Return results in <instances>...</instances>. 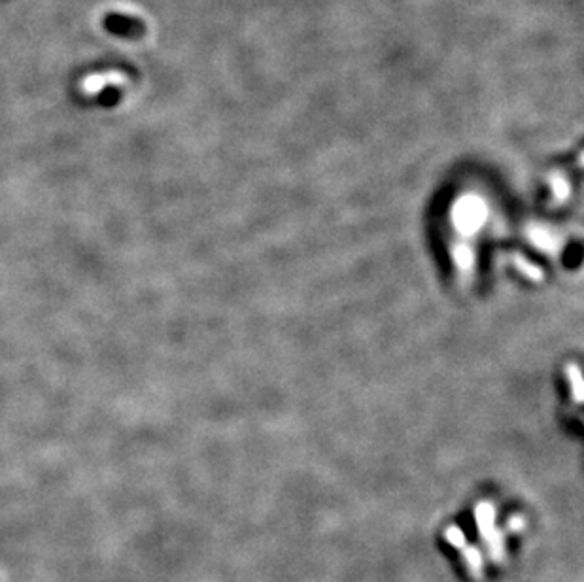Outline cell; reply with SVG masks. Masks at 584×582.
I'll return each instance as SVG.
<instances>
[{"label": "cell", "instance_id": "2", "mask_svg": "<svg viewBox=\"0 0 584 582\" xmlns=\"http://www.w3.org/2000/svg\"><path fill=\"white\" fill-rule=\"evenodd\" d=\"M445 539L458 550L459 554L463 556L467 569L475 576V581H482L484 579V561H482V552L479 550V547L471 545L458 526L446 527Z\"/></svg>", "mask_w": 584, "mask_h": 582}, {"label": "cell", "instance_id": "4", "mask_svg": "<svg viewBox=\"0 0 584 582\" xmlns=\"http://www.w3.org/2000/svg\"><path fill=\"white\" fill-rule=\"evenodd\" d=\"M511 527H513V529H522V527H524V520L515 518L513 520V524H511Z\"/></svg>", "mask_w": 584, "mask_h": 582}, {"label": "cell", "instance_id": "3", "mask_svg": "<svg viewBox=\"0 0 584 582\" xmlns=\"http://www.w3.org/2000/svg\"><path fill=\"white\" fill-rule=\"evenodd\" d=\"M129 82V78L119 72V70H108V72H97V74H89L80 82V91L84 95H95L98 91H103L105 87L112 85V87H123Z\"/></svg>", "mask_w": 584, "mask_h": 582}, {"label": "cell", "instance_id": "1", "mask_svg": "<svg viewBox=\"0 0 584 582\" xmlns=\"http://www.w3.org/2000/svg\"><path fill=\"white\" fill-rule=\"evenodd\" d=\"M477 516V527L482 540L486 543L488 554L495 563H503L505 561V537L497 524H495V509L488 501L480 503L475 511Z\"/></svg>", "mask_w": 584, "mask_h": 582}]
</instances>
